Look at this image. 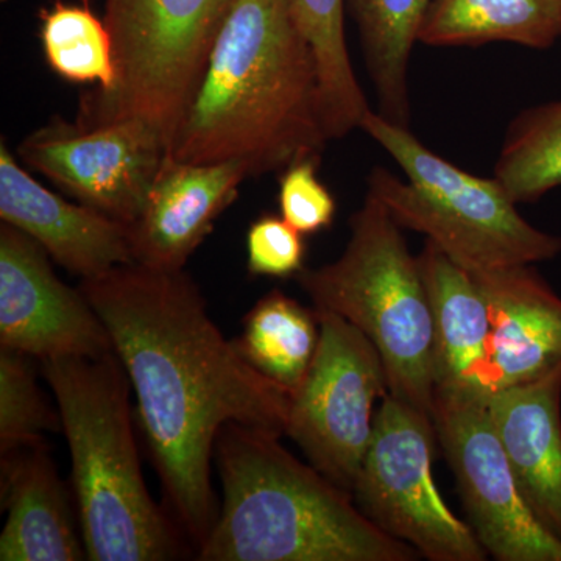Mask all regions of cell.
I'll return each instance as SVG.
<instances>
[{
  "label": "cell",
  "instance_id": "obj_1",
  "mask_svg": "<svg viewBox=\"0 0 561 561\" xmlns=\"http://www.w3.org/2000/svg\"><path fill=\"white\" fill-rule=\"evenodd\" d=\"M79 289L130 378L165 511L198 551L219 513L210 468L221 430L238 423L283 437L291 391L224 337L184 271L131 262L81 279Z\"/></svg>",
  "mask_w": 561,
  "mask_h": 561
},
{
  "label": "cell",
  "instance_id": "obj_2",
  "mask_svg": "<svg viewBox=\"0 0 561 561\" xmlns=\"http://www.w3.org/2000/svg\"><path fill=\"white\" fill-rule=\"evenodd\" d=\"M328 140L316 58L290 0H238L165 161H241L257 179L320 160Z\"/></svg>",
  "mask_w": 561,
  "mask_h": 561
},
{
  "label": "cell",
  "instance_id": "obj_3",
  "mask_svg": "<svg viewBox=\"0 0 561 561\" xmlns=\"http://www.w3.org/2000/svg\"><path fill=\"white\" fill-rule=\"evenodd\" d=\"M278 435L230 423L216 443L224 501L202 561H415L353 493L291 456Z\"/></svg>",
  "mask_w": 561,
  "mask_h": 561
},
{
  "label": "cell",
  "instance_id": "obj_4",
  "mask_svg": "<svg viewBox=\"0 0 561 561\" xmlns=\"http://www.w3.org/2000/svg\"><path fill=\"white\" fill-rule=\"evenodd\" d=\"M72 461L76 512L88 560L168 561L186 537L150 496L133 430L131 382L116 351L39 362Z\"/></svg>",
  "mask_w": 561,
  "mask_h": 561
},
{
  "label": "cell",
  "instance_id": "obj_5",
  "mask_svg": "<svg viewBox=\"0 0 561 561\" xmlns=\"http://www.w3.org/2000/svg\"><path fill=\"white\" fill-rule=\"evenodd\" d=\"M350 225L342 256L305 267L295 279L313 308L337 313L367 335L386 367L391 397L432 419L434 321L419 256L368 192Z\"/></svg>",
  "mask_w": 561,
  "mask_h": 561
},
{
  "label": "cell",
  "instance_id": "obj_6",
  "mask_svg": "<svg viewBox=\"0 0 561 561\" xmlns=\"http://www.w3.org/2000/svg\"><path fill=\"white\" fill-rule=\"evenodd\" d=\"M360 130L375 139L404 172L405 181L382 168L368 176V194L386 206L401 228L427 241L472 273L504 271L552 260L561 239L531 227L501 181L481 179L443 160L409 127L370 111Z\"/></svg>",
  "mask_w": 561,
  "mask_h": 561
},
{
  "label": "cell",
  "instance_id": "obj_7",
  "mask_svg": "<svg viewBox=\"0 0 561 561\" xmlns=\"http://www.w3.org/2000/svg\"><path fill=\"white\" fill-rule=\"evenodd\" d=\"M238 0H105L116 80L81 99L87 127L146 122L168 146L201 83L210 47Z\"/></svg>",
  "mask_w": 561,
  "mask_h": 561
},
{
  "label": "cell",
  "instance_id": "obj_8",
  "mask_svg": "<svg viewBox=\"0 0 561 561\" xmlns=\"http://www.w3.org/2000/svg\"><path fill=\"white\" fill-rule=\"evenodd\" d=\"M434 421L387 394L353 496L379 529L430 561H485L471 524L443 500L432 474Z\"/></svg>",
  "mask_w": 561,
  "mask_h": 561
},
{
  "label": "cell",
  "instance_id": "obj_9",
  "mask_svg": "<svg viewBox=\"0 0 561 561\" xmlns=\"http://www.w3.org/2000/svg\"><path fill=\"white\" fill-rule=\"evenodd\" d=\"M320 341L291 393L287 437L316 470L353 493L375 431V405L389 391L386 367L364 332L317 309Z\"/></svg>",
  "mask_w": 561,
  "mask_h": 561
},
{
  "label": "cell",
  "instance_id": "obj_10",
  "mask_svg": "<svg viewBox=\"0 0 561 561\" xmlns=\"http://www.w3.org/2000/svg\"><path fill=\"white\" fill-rule=\"evenodd\" d=\"M432 421L486 553L497 561H561V540L524 501L485 397L435 393Z\"/></svg>",
  "mask_w": 561,
  "mask_h": 561
},
{
  "label": "cell",
  "instance_id": "obj_11",
  "mask_svg": "<svg viewBox=\"0 0 561 561\" xmlns=\"http://www.w3.org/2000/svg\"><path fill=\"white\" fill-rule=\"evenodd\" d=\"M169 146L146 122L87 127L55 117L18 147L28 171L49 179L81 205L130 227L160 175Z\"/></svg>",
  "mask_w": 561,
  "mask_h": 561
},
{
  "label": "cell",
  "instance_id": "obj_12",
  "mask_svg": "<svg viewBox=\"0 0 561 561\" xmlns=\"http://www.w3.org/2000/svg\"><path fill=\"white\" fill-rule=\"evenodd\" d=\"M0 346L43 362L102 357L114 346L80 289L66 286L50 256L25 232L0 227Z\"/></svg>",
  "mask_w": 561,
  "mask_h": 561
},
{
  "label": "cell",
  "instance_id": "obj_13",
  "mask_svg": "<svg viewBox=\"0 0 561 561\" xmlns=\"http://www.w3.org/2000/svg\"><path fill=\"white\" fill-rule=\"evenodd\" d=\"M0 219L25 232L50 260L81 279L133 262L127 225L46 190L13 157L5 140L0 142Z\"/></svg>",
  "mask_w": 561,
  "mask_h": 561
},
{
  "label": "cell",
  "instance_id": "obj_14",
  "mask_svg": "<svg viewBox=\"0 0 561 561\" xmlns=\"http://www.w3.org/2000/svg\"><path fill=\"white\" fill-rule=\"evenodd\" d=\"M250 179L241 161H165L138 219L128 227L133 262L179 272Z\"/></svg>",
  "mask_w": 561,
  "mask_h": 561
},
{
  "label": "cell",
  "instance_id": "obj_15",
  "mask_svg": "<svg viewBox=\"0 0 561 561\" xmlns=\"http://www.w3.org/2000/svg\"><path fill=\"white\" fill-rule=\"evenodd\" d=\"M490 317L481 393L534 381L561 365V298L531 265L476 273Z\"/></svg>",
  "mask_w": 561,
  "mask_h": 561
},
{
  "label": "cell",
  "instance_id": "obj_16",
  "mask_svg": "<svg viewBox=\"0 0 561 561\" xmlns=\"http://www.w3.org/2000/svg\"><path fill=\"white\" fill-rule=\"evenodd\" d=\"M485 400L524 501L561 540V365Z\"/></svg>",
  "mask_w": 561,
  "mask_h": 561
},
{
  "label": "cell",
  "instance_id": "obj_17",
  "mask_svg": "<svg viewBox=\"0 0 561 561\" xmlns=\"http://www.w3.org/2000/svg\"><path fill=\"white\" fill-rule=\"evenodd\" d=\"M2 459V561L88 560L79 518L44 443Z\"/></svg>",
  "mask_w": 561,
  "mask_h": 561
},
{
  "label": "cell",
  "instance_id": "obj_18",
  "mask_svg": "<svg viewBox=\"0 0 561 561\" xmlns=\"http://www.w3.org/2000/svg\"><path fill=\"white\" fill-rule=\"evenodd\" d=\"M419 261L434 321V394L483 397L490 317L481 286L430 241Z\"/></svg>",
  "mask_w": 561,
  "mask_h": 561
},
{
  "label": "cell",
  "instance_id": "obj_19",
  "mask_svg": "<svg viewBox=\"0 0 561 561\" xmlns=\"http://www.w3.org/2000/svg\"><path fill=\"white\" fill-rule=\"evenodd\" d=\"M561 36V0H432L420 43L434 47L513 43L548 49Z\"/></svg>",
  "mask_w": 561,
  "mask_h": 561
},
{
  "label": "cell",
  "instance_id": "obj_20",
  "mask_svg": "<svg viewBox=\"0 0 561 561\" xmlns=\"http://www.w3.org/2000/svg\"><path fill=\"white\" fill-rule=\"evenodd\" d=\"M381 114L409 127V62L432 0H348Z\"/></svg>",
  "mask_w": 561,
  "mask_h": 561
},
{
  "label": "cell",
  "instance_id": "obj_21",
  "mask_svg": "<svg viewBox=\"0 0 561 561\" xmlns=\"http://www.w3.org/2000/svg\"><path fill=\"white\" fill-rule=\"evenodd\" d=\"M319 341L316 308L272 290L243 317L234 343L254 370L294 393L311 367Z\"/></svg>",
  "mask_w": 561,
  "mask_h": 561
},
{
  "label": "cell",
  "instance_id": "obj_22",
  "mask_svg": "<svg viewBox=\"0 0 561 561\" xmlns=\"http://www.w3.org/2000/svg\"><path fill=\"white\" fill-rule=\"evenodd\" d=\"M346 0H290L295 20L313 51L324 122L331 139H341L370 113L353 70L345 36Z\"/></svg>",
  "mask_w": 561,
  "mask_h": 561
},
{
  "label": "cell",
  "instance_id": "obj_23",
  "mask_svg": "<svg viewBox=\"0 0 561 561\" xmlns=\"http://www.w3.org/2000/svg\"><path fill=\"white\" fill-rule=\"evenodd\" d=\"M39 38L47 66L70 83L106 91L116 80L113 38L105 20L87 5L55 2L39 13Z\"/></svg>",
  "mask_w": 561,
  "mask_h": 561
},
{
  "label": "cell",
  "instance_id": "obj_24",
  "mask_svg": "<svg viewBox=\"0 0 561 561\" xmlns=\"http://www.w3.org/2000/svg\"><path fill=\"white\" fill-rule=\"evenodd\" d=\"M494 176L516 203L561 186V101L524 111L508 127Z\"/></svg>",
  "mask_w": 561,
  "mask_h": 561
},
{
  "label": "cell",
  "instance_id": "obj_25",
  "mask_svg": "<svg viewBox=\"0 0 561 561\" xmlns=\"http://www.w3.org/2000/svg\"><path fill=\"white\" fill-rule=\"evenodd\" d=\"M33 360L0 346V457L44 443L47 432H62L60 411L41 391Z\"/></svg>",
  "mask_w": 561,
  "mask_h": 561
},
{
  "label": "cell",
  "instance_id": "obj_26",
  "mask_svg": "<svg viewBox=\"0 0 561 561\" xmlns=\"http://www.w3.org/2000/svg\"><path fill=\"white\" fill-rule=\"evenodd\" d=\"M319 164V158L294 162L279 180L280 217L302 236L330 227L337 210L334 195L317 175Z\"/></svg>",
  "mask_w": 561,
  "mask_h": 561
},
{
  "label": "cell",
  "instance_id": "obj_27",
  "mask_svg": "<svg viewBox=\"0 0 561 561\" xmlns=\"http://www.w3.org/2000/svg\"><path fill=\"white\" fill-rule=\"evenodd\" d=\"M247 254L251 275L295 278L305 268V239L283 217L265 214L250 225Z\"/></svg>",
  "mask_w": 561,
  "mask_h": 561
},
{
  "label": "cell",
  "instance_id": "obj_28",
  "mask_svg": "<svg viewBox=\"0 0 561 561\" xmlns=\"http://www.w3.org/2000/svg\"><path fill=\"white\" fill-rule=\"evenodd\" d=\"M2 2H7V0H2Z\"/></svg>",
  "mask_w": 561,
  "mask_h": 561
}]
</instances>
